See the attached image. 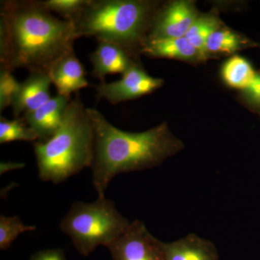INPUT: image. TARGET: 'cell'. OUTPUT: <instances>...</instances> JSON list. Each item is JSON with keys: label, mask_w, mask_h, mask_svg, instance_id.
Wrapping results in <instances>:
<instances>
[{"label": "cell", "mask_w": 260, "mask_h": 260, "mask_svg": "<svg viewBox=\"0 0 260 260\" xmlns=\"http://www.w3.org/2000/svg\"><path fill=\"white\" fill-rule=\"evenodd\" d=\"M74 25L56 18L41 1H2L0 8L1 68H25L49 73L56 61L74 51Z\"/></svg>", "instance_id": "6da1fadb"}, {"label": "cell", "mask_w": 260, "mask_h": 260, "mask_svg": "<svg viewBox=\"0 0 260 260\" xmlns=\"http://www.w3.org/2000/svg\"><path fill=\"white\" fill-rule=\"evenodd\" d=\"M88 110L95 135L90 169L98 197H105L118 174L158 167L184 148L166 121L147 131L129 133L113 126L97 109Z\"/></svg>", "instance_id": "7a4b0ae2"}, {"label": "cell", "mask_w": 260, "mask_h": 260, "mask_svg": "<svg viewBox=\"0 0 260 260\" xmlns=\"http://www.w3.org/2000/svg\"><path fill=\"white\" fill-rule=\"evenodd\" d=\"M94 142L93 123L78 92L70 102L55 134L47 141L34 143L39 179L60 184L85 168H90Z\"/></svg>", "instance_id": "3957f363"}, {"label": "cell", "mask_w": 260, "mask_h": 260, "mask_svg": "<svg viewBox=\"0 0 260 260\" xmlns=\"http://www.w3.org/2000/svg\"><path fill=\"white\" fill-rule=\"evenodd\" d=\"M158 9V2L148 0H88L71 22L78 39L112 43L136 58Z\"/></svg>", "instance_id": "277c9868"}, {"label": "cell", "mask_w": 260, "mask_h": 260, "mask_svg": "<svg viewBox=\"0 0 260 260\" xmlns=\"http://www.w3.org/2000/svg\"><path fill=\"white\" fill-rule=\"evenodd\" d=\"M130 222L105 197L93 203L75 202L61 220L60 230L71 239L76 250L88 256L99 246L107 247L120 237Z\"/></svg>", "instance_id": "5b68a950"}, {"label": "cell", "mask_w": 260, "mask_h": 260, "mask_svg": "<svg viewBox=\"0 0 260 260\" xmlns=\"http://www.w3.org/2000/svg\"><path fill=\"white\" fill-rule=\"evenodd\" d=\"M164 243L150 234L143 222L135 220L107 248L113 260H166Z\"/></svg>", "instance_id": "8992f818"}, {"label": "cell", "mask_w": 260, "mask_h": 260, "mask_svg": "<svg viewBox=\"0 0 260 260\" xmlns=\"http://www.w3.org/2000/svg\"><path fill=\"white\" fill-rule=\"evenodd\" d=\"M162 84L164 80L150 76L141 65L135 61L120 80L110 83H101L94 88L98 100L105 99L116 105L153 93Z\"/></svg>", "instance_id": "52a82bcc"}, {"label": "cell", "mask_w": 260, "mask_h": 260, "mask_svg": "<svg viewBox=\"0 0 260 260\" xmlns=\"http://www.w3.org/2000/svg\"><path fill=\"white\" fill-rule=\"evenodd\" d=\"M199 15L194 2L168 3L157 11L146 39L185 37Z\"/></svg>", "instance_id": "ba28073f"}, {"label": "cell", "mask_w": 260, "mask_h": 260, "mask_svg": "<svg viewBox=\"0 0 260 260\" xmlns=\"http://www.w3.org/2000/svg\"><path fill=\"white\" fill-rule=\"evenodd\" d=\"M71 100V98L57 94L39 109L24 114V119L37 134L39 141L50 139L59 129Z\"/></svg>", "instance_id": "9c48e42d"}, {"label": "cell", "mask_w": 260, "mask_h": 260, "mask_svg": "<svg viewBox=\"0 0 260 260\" xmlns=\"http://www.w3.org/2000/svg\"><path fill=\"white\" fill-rule=\"evenodd\" d=\"M52 82L48 73H31L28 78L19 84L13 95L11 107L13 116L32 112L42 107L51 99L50 86Z\"/></svg>", "instance_id": "30bf717a"}, {"label": "cell", "mask_w": 260, "mask_h": 260, "mask_svg": "<svg viewBox=\"0 0 260 260\" xmlns=\"http://www.w3.org/2000/svg\"><path fill=\"white\" fill-rule=\"evenodd\" d=\"M97 42V47L89 58L93 65L91 75L101 83L105 82L107 75L124 74L137 61L119 46L104 41Z\"/></svg>", "instance_id": "8fae6325"}, {"label": "cell", "mask_w": 260, "mask_h": 260, "mask_svg": "<svg viewBox=\"0 0 260 260\" xmlns=\"http://www.w3.org/2000/svg\"><path fill=\"white\" fill-rule=\"evenodd\" d=\"M48 74L56 87L57 94L63 96L71 98L72 93H78L80 89L89 85L85 78V68L74 51L56 61Z\"/></svg>", "instance_id": "7c38bea8"}, {"label": "cell", "mask_w": 260, "mask_h": 260, "mask_svg": "<svg viewBox=\"0 0 260 260\" xmlns=\"http://www.w3.org/2000/svg\"><path fill=\"white\" fill-rule=\"evenodd\" d=\"M166 260H219L215 244L194 234L164 243Z\"/></svg>", "instance_id": "4fadbf2b"}, {"label": "cell", "mask_w": 260, "mask_h": 260, "mask_svg": "<svg viewBox=\"0 0 260 260\" xmlns=\"http://www.w3.org/2000/svg\"><path fill=\"white\" fill-rule=\"evenodd\" d=\"M140 54L154 58H168L186 61H203L199 51L186 37L178 39H145Z\"/></svg>", "instance_id": "5bb4252c"}, {"label": "cell", "mask_w": 260, "mask_h": 260, "mask_svg": "<svg viewBox=\"0 0 260 260\" xmlns=\"http://www.w3.org/2000/svg\"><path fill=\"white\" fill-rule=\"evenodd\" d=\"M252 43L240 34L229 28H219L208 39L205 54L208 55L233 54L238 51L251 47Z\"/></svg>", "instance_id": "9a60e30c"}, {"label": "cell", "mask_w": 260, "mask_h": 260, "mask_svg": "<svg viewBox=\"0 0 260 260\" xmlns=\"http://www.w3.org/2000/svg\"><path fill=\"white\" fill-rule=\"evenodd\" d=\"M221 75L229 86L241 90L247 88L256 75L250 63L239 56H232L224 63Z\"/></svg>", "instance_id": "2e32d148"}, {"label": "cell", "mask_w": 260, "mask_h": 260, "mask_svg": "<svg viewBox=\"0 0 260 260\" xmlns=\"http://www.w3.org/2000/svg\"><path fill=\"white\" fill-rule=\"evenodd\" d=\"M220 21L216 15H199L185 36L191 45L199 51L203 61L206 60L205 46L210 36L220 28Z\"/></svg>", "instance_id": "e0dca14e"}, {"label": "cell", "mask_w": 260, "mask_h": 260, "mask_svg": "<svg viewBox=\"0 0 260 260\" xmlns=\"http://www.w3.org/2000/svg\"><path fill=\"white\" fill-rule=\"evenodd\" d=\"M28 141L36 143L39 138L27 124L24 118H15L8 120L6 118H0V144L13 141Z\"/></svg>", "instance_id": "ac0fdd59"}, {"label": "cell", "mask_w": 260, "mask_h": 260, "mask_svg": "<svg viewBox=\"0 0 260 260\" xmlns=\"http://www.w3.org/2000/svg\"><path fill=\"white\" fill-rule=\"evenodd\" d=\"M36 229L34 225L24 224L18 216L0 215V249H8L20 234Z\"/></svg>", "instance_id": "d6986e66"}, {"label": "cell", "mask_w": 260, "mask_h": 260, "mask_svg": "<svg viewBox=\"0 0 260 260\" xmlns=\"http://www.w3.org/2000/svg\"><path fill=\"white\" fill-rule=\"evenodd\" d=\"M88 0H45L41 1L44 8L60 15L64 20L71 21L77 16Z\"/></svg>", "instance_id": "ffe728a7"}, {"label": "cell", "mask_w": 260, "mask_h": 260, "mask_svg": "<svg viewBox=\"0 0 260 260\" xmlns=\"http://www.w3.org/2000/svg\"><path fill=\"white\" fill-rule=\"evenodd\" d=\"M19 84L13 72L0 68V112L12 105L13 95L18 90Z\"/></svg>", "instance_id": "44dd1931"}, {"label": "cell", "mask_w": 260, "mask_h": 260, "mask_svg": "<svg viewBox=\"0 0 260 260\" xmlns=\"http://www.w3.org/2000/svg\"><path fill=\"white\" fill-rule=\"evenodd\" d=\"M242 92L244 99L248 102L260 107V74L256 75L252 83Z\"/></svg>", "instance_id": "7402d4cb"}, {"label": "cell", "mask_w": 260, "mask_h": 260, "mask_svg": "<svg viewBox=\"0 0 260 260\" xmlns=\"http://www.w3.org/2000/svg\"><path fill=\"white\" fill-rule=\"evenodd\" d=\"M30 260H66L64 251L61 249H49L32 254Z\"/></svg>", "instance_id": "603a6c76"}, {"label": "cell", "mask_w": 260, "mask_h": 260, "mask_svg": "<svg viewBox=\"0 0 260 260\" xmlns=\"http://www.w3.org/2000/svg\"><path fill=\"white\" fill-rule=\"evenodd\" d=\"M25 164L18 162H1L0 164V174H5L10 171L17 170L25 167Z\"/></svg>", "instance_id": "cb8c5ba5"}]
</instances>
